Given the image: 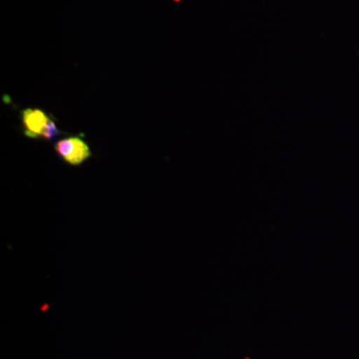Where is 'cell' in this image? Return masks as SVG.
Here are the masks:
<instances>
[{"label":"cell","mask_w":359,"mask_h":359,"mask_svg":"<svg viewBox=\"0 0 359 359\" xmlns=\"http://www.w3.org/2000/svg\"><path fill=\"white\" fill-rule=\"evenodd\" d=\"M56 154L63 162L72 167H79L92 157L91 148L80 136L60 139L54 145Z\"/></svg>","instance_id":"obj_1"},{"label":"cell","mask_w":359,"mask_h":359,"mask_svg":"<svg viewBox=\"0 0 359 359\" xmlns=\"http://www.w3.org/2000/svg\"><path fill=\"white\" fill-rule=\"evenodd\" d=\"M50 119V116L39 108H26L21 112V122L25 137L30 139L41 138L42 132Z\"/></svg>","instance_id":"obj_2"},{"label":"cell","mask_w":359,"mask_h":359,"mask_svg":"<svg viewBox=\"0 0 359 359\" xmlns=\"http://www.w3.org/2000/svg\"><path fill=\"white\" fill-rule=\"evenodd\" d=\"M60 134L61 131L58 129L57 125L50 117L46 126H45L43 132H42L41 138L48 142L55 141L60 136Z\"/></svg>","instance_id":"obj_3"}]
</instances>
